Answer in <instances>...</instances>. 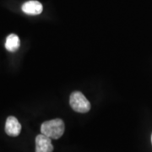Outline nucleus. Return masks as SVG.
Returning <instances> with one entry per match:
<instances>
[{"label":"nucleus","instance_id":"1","mask_svg":"<svg viewBox=\"0 0 152 152\" xmlns=\"http://www.w3.org/2000/svg\"><path fill=\"white\" fill-rule=\"evenodd\" d=\"M65 126L64 121L60 118L46 121L41 126V132L51 139L58 140L64 133Z\"/></svg>","mask_w":152,"mask_h":152},{"label":"nucleus","instance_id":"2","mask_svg":"<svg viewBox=\"0 0 152 152\" xmlns=\"http://www.w3.org/2000/svg\"><path fill=\"white\" fill-rule=\"evenodd\" d=\"M69 104L74 111L80 113H86L91 110V103L86 97L80 91H75L71 94Z\"/></svg>","mask_w":152,"mask_h":152},{"label":"nucleus","instance_id":"3","mask_svg":"<svg viewBox=\"0 0 152 152\" xmlns=\"http://www.w3.org/2000/svg\"><path fill=\"white\" fill-rule=\"evenodd\" d=\"M53 145L52 139L43 134H38L36 138V152H53Z\"/></svg>","mask_w":152,"mask_h":152},{"label":"nucleus","instance_id":"4","mask_svg":"<svg viewBox=\"0 0 152 152\" xmlns=\"http://www.w3.org/2000/svg\"><path fill=\"white\" fill-rule=\"evenodd\" d=\"M21 131V124L15 117H9L5 123V133L9 136L16 137Z\"/></svg>","mask_w":152,"mask_h":152},{"label":"nucleus","instance_id":"5","mask_svg":"<svg viewBox=\"0 0 152 152\" xmlns=\"http://www.w3.org/2000/svg\"><path fill=\"white\" fill-rule=\"evenodd\" d=\"M21 9L24 13L30 15H40L43 10L42 4L37 0H31L26 2L22 5Z\"/></svg>","mask_w":152,"mask_h":152},{"label":"nucleus","instance_id":"6","mask_svg":"<svg viewBox=\"0 0 152 152\" xmlns=\"http://www.w3.org/2000/svg\"><path fill=\"white\" fill-rule=\"evenodd\" d=\"M20 47V41L19 37L15 34H10L6 38L5 48L11 53L16 52Z\"/></svg>","mask_w":152,"mask_h":152},{"label":"nucleus","instance_id":"7","mask_svg":"<svg viewBox=\"0 0 152 152\" xmlns=\"http://www.w3.org/2000/svg\"><path fill=\"white\" fill-rule=\"evenodd\" d=\"M151 142H152V136H151Z\"/></svg>","mask_w":152,"mask_h":152}]
</instances>
